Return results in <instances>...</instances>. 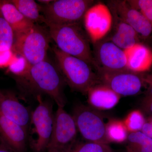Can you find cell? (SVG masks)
<instances>
[{
  "label": "cell",
  "instance_id": "obj_3",
  "mask_svg": "<svg viewBox=\"0 0 152 152\" xmlns=\"http://www.w3.org/2000/svg\"><path fill=\"white\" fill-rule=\"evenodd\" d=\"M59 69L65 81L75 91L87 94L88 91L99 81L91 66L78 58L54 48Z\"/></svg>",
  "mask_w": 152,
  "mask_h": 152
},
{
  "label": "cell",
  "instance_id": "obj_18",
  "mask_svg": "<svg viewBox=\"0 0 152 152\" xmlns=\"http://www.w3.org/2000/svg\"><path fill=\"white\" fill-rule=\"evenodd\" d=\"M0 10L13 30L15 37L27 32L35 24L26 18L10 1H0Z\"/></svg>",
  "mask_w": 152,
  "mask_h": 152
},
{
  "label": "cell",
  "instance_id": "obj_12",
  "mask_svg": "<svg viewBox=\"0 0 152 152\" xmlns=\"http://www.w3.org/2000/svg\"><path fill=\"white\" fill-rule=\"evenodd\" d=\"M108 7L119 18L131 26L139 36L147 38L152 34L151 23L139 11L132 7L127 1H109Z\"/></svg>",
  "mask_w": 152,
  "mask_h": 152
},
{
  "label": "cell",
  "instance_id": "obj_2",
  "mask_svg": "<svg viewBox=\"0 0 152 152\" xmlns=\"http://www.w3.org/2000/svg\"><path fill=\"white\" fill-rule=\"evenodd\" d=\"M36 91L49 96L58 107L66 103L64 87L65 81L58 68L47 59L31 66L23 78Z\"/></svg>",
  "mask_w": 152,
  "mask_h": 152
},
{
  "label": "cell",
  "instance_id": "obj_19",
  "mask_svg": "<svg viewBox=\"0 0 152 152\" xmlns=\"http://www.w3.org/2000/svg\"><path fill=\"white\" fill-rule=\"evenodd\" d=\"M127 140V152H152V138L141 131L130 133Z\"/></svg>",
  "mask_w": 152,
  "mask_h": 152
},
{
  "label": "cell",
  "instance_id": "obj_7",
  "mask_svg": "<svg viewBox=\"0 0 152 152\" xmlns=\"http://www.w3.org/2000/svg\"><path fill=\"white\" fill-rule=\"evenodd\" d=\"M72 116L77 131L87 142L108 144L106 124L102 117L95 109L79 105L74 109Z\"/></svg>",
  "mask_w": 152,
  "mask_h": 152
},
{
  "label": "cell",
  "instance_id": "obj_17",
  "mask_svg": "<svg viewBox=\"0 0 152 152\" xmlns=\"http://www.w3.org/2000/svg\"><path fill=\"white\" fill-rule=\"evenodd\" d=\"M129 70L141 73L149 70L152 66V51L140 42L124 50Z\"/></svg>",
  "mask_w": 152,
  "mask_h": 152
},
{
  "label": "cell",
  "instance_id": "obj_26",
  "mask_svg": "<svg viewBox=\"0 0 152 152\" xmlns=\"http://www.w3.org/2000/svg\"><path fill=\"white\" fill-rule=\"evenodd\" d=\"M128 4L139 11L152 25V0H128Z\"/></svg>",
  "mask_w": 152,
  "mask_h": 152
},
{
  "label": "cell",
  "instance_id": "obj_23",
  "mask_svg": "<svg viewBox=\"0 0 152 152\" xmlns=\"http://www.w3.org/2000/svg\"><path fill=\"white\" fill-rule=\"evenodd\" d=\"M145 121L143 114L139 110L130 112L123 121L128 132L130 133L141 131Z\"/></svg>",
  "mask_w": 152,
  "mask_h": 152
},
{
  "label": "cell",
  "instance_id": "obj_29",
  "mask_svg": "<svg viewBox=\"0 0 152 152\" xmlns=\"http://www.w3.org/2000/svg\"><path fill=\"white\" fill-rule=\"evenodd\" d=\"M145 135L152 138V122L148 119L146 121L141 131Z\"/></svg>",
  "mask_w": 152,
  "mask_h": 152
},
{
  "label": "cell",
  "instance_id": "obj_16",
  "mask_svg": "<svg viewBox=\"0 0 152 152\" xmlns=\"http://www.w3.org/2000/svg\"><path fill=\"white\" fill-rule=\"evenodd\" d=\"M87 95L90 107L101 110L113 108L119 102L121 97L100 82L92 87Z\"/></svg>",
  "mask_w": 152,
  "mask_h": 152
},
{
  "label": "cell",
  "instance_id": "obj_27",
  "mask_svg": "<svg viewBox=\"0 0 152 152\" xmlns=\"http://www.w3.org/2000/svg\"><path fill=\"white\" fill-rule=\"evenodd\" d=\"M15 54L12 50L0 51V68L8 67Z\"/></svg>",
  "mask_w": 152,
  "mask_h": 152
},
{
  "label": "cell",
  "instance_id": "obj_11",
  "mask_svg": "<svg viewBox=\"0 0 152 152\" xmlns=\"http://www.w3.org/2000/svg\"><path fill=\"white\" fill-rule=\"evenodd\" d=\"M93 56L96 70L108 71L128 70L124 50L106 39L94 44Z\"/></svg>",
  "mask_w": 152,
  "mask_h": 152
},
{
  "label": "cell",
  "instance_id": "obj_28",
  "mask_svg": "<svg viewBox=\"0 0 152 152\" xmlns=\"http://www.w3.org/2000/svg\"><path fill=\"white\" fill-rule=\"evenodd\" d=\"M142 107L146 113L152 115V84L143 100Z\"/></svg>",
  "mask_w": 152,
  "mask_h": 152
},
{
  "label": "cell",
  "instance_id": "obj_22",
  "mask_svg": "<svg viewBox=\"0 0 152 152\" xmlns=\"http://www.w3.org/2000/svg\"><path fill=\"white\" fill-rule=\"evenodd\" d=\"M15 34L0 10V51L12 50Z\"/></svg>",
  "mask_w": 152,
  "mask_h": 152
},
{
  "label": "cell",
  "instance_id": "obj_30",
  "mask_svg": "<svg viewBox=\"0 0 152 152\" xmlns=\"http://www.w3.org/2000/svg\"><path fill=\"white\" fill-rule=\"evenodd\" d=\"M0 152H14L0 140Z\"/></svg>",
  "mask_w": 152,
  "mask_h": 152
},
{
  "label": "cell",
  "instance_id": "obj_24",
  "mask_svg": "<svg viewBox=\"0 0 152 152\" xmlns=\"http://www.w3.org/2000/svg\"><path fill=\"white\" fill-rule=\"evenodd\" d=\"M31 66L23 57L15 53L8 68L10 72L18 78H23Z\"/></svg>",
  "mask_w": 152,
  "mask_h": 152
},
{
  "label": "cell",
  "instance_id": "obj_8",
  "mask_svg": "<svg viewBox=\"0 0 152 152\" xmlns=\"http://www.w3.org/2000/svg\"><path fill=\"white\" fill-rule=\"evenodd\" d=\"M38 105L31 114V124L36 139L33 146L36 152L46 149L51 136L54 123L53 105L50 101L44 99L42 95L37 96Z\"/></svg>",
  "mask_w": 152,
  "mask_h": 152
},
{
  "label": "cell",
  "instance_id": "obj_21",
  "mask_svg": "<svg viewBox=\"0 0 152 152\" xmlns=\"http://www.w3.org/2000/svg\"><path fill=\"white\" fill-rule=\"evenodd\" d=\"M106 134L109 142L122 143L128 139V131L123 121L112 119L106 124Z\"/></svg>",
  "mask_w": 152,
  "mask_h": 152
},
{
  "label": "cell",
  "instance_id": "obj_9",
  "mask_svg": "<svg viewBox=\"0 0 152 152\" xmlns=\"http://www.w3.org/2000/svg\"><path fill=\"white\" fill-rule=\"evenodd\" d=\"M99 81L121 96L138 94L142 88L144 79L140 74L129 70L108 71L97 69Z\"/></svg>",
  "mask_w": 152,
  "mask_h": 152
},
{
  "label": "cell",
  "instance_id": "obj_25",
  "mask_svg": "<svg viewBox=\"0 0 152 152\" xmlns=\"http://www.w3.org/2000/svg\"><path fill=\"white\" fill-rule=\"evenodd\" d=\"M111 151L107 144L86 141L75 145L71 152H110Z\"/></svg>",
  "mask_w": 152,
  "mask_h": 152
},
{
  "label": "cell",
  "instance_id": "obj_6",
  "mask_svg": "<svg viewBox=\"0 0 152 152\" xmlns=\"http://www.w3.org/2000/svg\"><path fill=\"white\" fill-rule=\"evenodd\" d=\"M77 131L72 115L64 107H58L48 152H71L75 145Z\"/></svg>",
  "mask_w": 152,
  "mask_h": 152
},
{
  "label": "cell",
  "instance_id": "obj_32",
  "mask_svg": "<svg viewBox=\"0 0 152 152\" xmlns=\"http://www.w3.org/2000/svg\"><path fill=\"white\" fill-rule=\"evenodd\" d=\"M112 152V151H111V152Z\"/></svg>",
  "mask_w": 152,
  "mask_h": 152
},
{
  "label": "cell",
  "instance_id": "obj_5",
  "mask_svg": "<svg viewBox=\"0 0 152 152\" xmlns=\"http://www.w3.org/2000/svg\"><path fill=\"white\" fill-rule=\"evenodd\" d=\"M92 0H56L40 6L42 22L57 25L80 23L86 12L94 4Z\"/></svg>",
  "mask_w": 152,
  "mask_h": 152
},
{
  "label": "cell",
  "instance_id": "obj_10",
  "mask_svg": "<svg viewBox=\"0 0 152 152\" xmlns=\"http://www.w3.org/2000/svg\"><path fill=\"white\" fill-rule=\"evenodd\" d=\"M84 26L90 41L95 44L107 37L111 31L113 16L108 6L94 4L84 16Z\"/></svg>",
  "mask_w": 152,
  "mask_h": 152
},
{
  "label": "cell",
  "instance_id": "obj_31",
  "mask_svg": "<svg viewBox=\"0 0 152 152\" xmlns=\"http://www.w3.org/2000/svg\"><path fill=\"white\" fill-rule=\"evenodd\" d=\"M52 1H53L51 0H40V1H38L42 3V5H47L51 2Z\"/></svg>",
  "mask_w": 152,
  "mask_h": 152
},
{
  "label": "cell",
  "instance_id": "obj_4",
  "mask_svg": "<svg viewBox=\"0 0 152 152\" xmlns=\"http://www.w3.org/2000/svg\"><path fill=\"white\" fill-rule=\"evenodd\" d=\"M50 39L48 29L35 24L27 32L15 36L12 50L33 65L46 59Z\"/></svg>",
  "mask_w": 152,
  "mask_h": 152
},
{
  "label": "cell",
  "instance_id": "obj_1",
  "mask_svg": "<svg viewBox=\"0 0 152 152\" xmlns=\"http://www.w3.org/2000/svg\"><path fill=\"white\" fill-rule=\"evenodd\" d=\"M43 22L48 27L51 38L60 50L83 60L96 69L89 38L80 23L57 25Z\"/></svg>",
  "mask_w": 152,
  "mask_h": 152
},
{
  "label": "cell",
  "instance_id": "obj_14",
  "mask_svg": "<svg viewBox=\"0 0 152 152\" xmlns=\"http://www.w3.org/2000/svg\"><path fill=\"white\" fill-rule=\"evenodd\" d=\"M28 132L0 113V140L14 152H26Z\"/></svg>",
  "mask_w": 152,
  "mask_h": 152
},
{
  "label": "cell",
  "instance_id": "obj_20",
  "mask_svg": "<svg viewBox=\"0 0 152 152\" xmlns=\"http://www.w3.org/2000/svg\"><path fill=\"white\" fill-rule=\"evenodd\" d=\"M15 6L26 18L34 22H42V16L40 15V5L33 0H12Z\"/></svg>",
  "mask_w": 152,
  "mask_h": 152
},
{
  "label": "cell",
  "instance_id": "obj_13",
  "mask_svg": "<svg viewBox=\"0 0 152 152\" xmlns=\"http://www.w3.org/2000/svg\"><path fill=\"white\" fill-rule=\"evenodd\" d=\"M0 113L28 132L31 113L20 102L15 93L0 90Z\"/></svg>",
  "mask_w": 152,
  "mask_h": 152
},
{
  "label": "cell",
  "instance_id": "obj_15",
  "mask_svg": "<svg viewBox=\"0 0 152 152\" xmlns=\"http://www.w3.org/2000/svg\"><path fill=\"white\" fill-rule=\"evenodd\" d=\"M111 12L113 16V27L108 37L104 39L111 42L123 50L139 43V35L136 31L114 12L111 11Z\"/></svg>",
  "mask_w": 152,
  "mask_h": 152
}]
</instances>
